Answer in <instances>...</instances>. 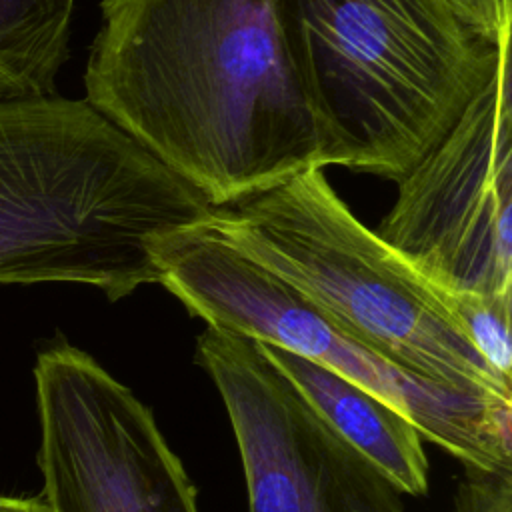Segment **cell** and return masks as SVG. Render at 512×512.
Wrapping results in <instances>:
<instances>
[{"label":"cell","instance_id":"1","mask_svg":"<svg viewBox=\"0 0 512 512\" xmlns=\"http://www.w3.org/2000/svg\"><path fill=\"white\" fill-rule=\"evenodd\" d=\"M86 102L214 208L318 166L278 0H102Z\"/></svg>","mask_w":512,"mask_h":512},{"label":"cell","instance_id":"2","mask_svg":"<svg viewBox=\"0 0 512 512\" xmlns=\"http://www.w3.org/2000/svg\"><path fill=\"white\" fill-rule=\"evenodd\" d=\"M214 206L86 100H0V284H160L154 242Z\"/></svg>","mask_w":512,"mask_h":512},{"label":"cell","instance_id":"9","mask_svg":"<svg viewBox=\"0 0 512 512\" xmlns=\"http://www.w3.org/2000/svg\"><path fill=\"white\" fill-rule=\"evenodd\" d=\"M308 404L352 448L368 458L404 494L428 490V458L416 426L394 406L344 376L278 346L260 342Z\"/></svg>","mask_w":512,"mask_h":512},{"label":"cell","instance_id":"4","mask_svg":"<svg viewBox=\"0 0 512 512\" xmlns=\"http://www.w3.org/2000/svg\"><path fill=\"white\" fill-rule=\"evenodd\" d=\"M206 226L400 368L512 404V382L468 342L442 292L352 214L324 168H306L234 206L212 208Z\"/></svg>","mask_w":512,"mask_h":512},{"label":"cell","instance_id":"11","mask_svg":"<svg viewBox=\"0 0 512 512\" xmlns=\"http://www.w3.org/2000/svg\"><path fill=\"white\" fill-rule=\"evenodd\" d=\"M442 300L468 342L504 380L512 382V294L482 296L468 292H442Z\"/></svg>","mask_w":512,"mask_h":512},{"label":"cell","instance_id":"7","mask_svg":"<svg viewBox=\"0 0 512 512\" xmlns=\"http://www.w3.org/2000/svg\"><path fill=\"white\" fill-rule=\"evenodd\" d=\"M44 498L54 512H198L196 488L152 410L88 352L34 366Z\"/></svg>","mask_w":512,"mask_h":512},{"label":"cell","instance_id":"10","mask_svg":"<svg viewBox=\"0 0 512 512\" xmlns=\"http://www.w3.org/2000/svg\"><path fill=\"white\" fill-rule=\"evenodd\" d=\"M76 0H0V100L56 94Z\"/></svg>","mask_w":512,"mask_h":512},{"label":"cell","instance_id":"14","mask_svg":"<svg viewBox=\"0 0 512 512\" xmlns=\"http://www.w3.org/2000/svg\"><path fill=\"white\" fill-rule=\"evenodd\" d=\"M0 512H54L46 498H22L0 494Z\"/></svg>","mask_w":512,"mask_h":512},{"label":"cell","instance_id":"6","mask_svg":"<svg viewBox=\"0 0 512 512\" xmlns=\"http://www.w3.org/2000/svg\"><path fill=\"white\" fill-rule=\"evenodd\" d=\"M376 234L442 292L512 294L510 50L400 180Z\"/></svg>","mask_w":512,"mask_h":512},{"label":"cell","instance_id":"8","mask_svg":"<svg viewBox=\"0 0 512 512\" xmlns=\"http://www.w3.org/2000/svg\"><path fill=\"white\" fill-rule=\"evenodd\" d=\"M196 362L226 406L248 512H404V492L326 424L258 340L206 326Z\"/></svg>","mask_w":512,"mask_h":512},{"label":"cell","instance_id":"3","mask_svg":"<svg viewBox=\"0 0 512 512\" xmlns=\"http://www.w3.org/2000/svg\"><path fill=\"white\" fill-rule=\"evenodd\" d=\"M318 164L400 180L458 122L510 42L446 0H278Z\"/></svg>","mask_w":512,"mask_h":512},{"label":"cell","instance_id":"13","mask_svg":"<svg viewBox=\"0 0 512 512\" xmlns=\"http://www.w3.org/2000/svg\"><path fill=\"white\" fill-rule=\"evenodd\" d=\"M456 16L492 46L510 42L512 0H446Z\"/></svg>","mask_w":512,"mask_h":512},{"label":"cell","instance_id":"5","mask_svg":"<svg viewBox=\"0 0 512 512\" xmlns=\"http://www.w3.org/2000/svg\"><path fill=\"white\" fill-rule=\"evenodd\" d=\"M160 284L206 322L308 358L394 406L464 468L512 470V404L412 374L340 330L204 224L154 242Z\"/></svg>","mask_w":512,"mask_h":512},{"label":"cell","instance_id":"12","mask_svg":"<svg viewBox=\"0 0 512 512\" xmlns=\"http://www.w3.org/2000/svg\"><path fill=\"white\" fill-rule=\"evenodd\" d=\"M456 512H512V470L466 468L456 490Z\"/></svg>","mask_w":512,"mask_h":512}]
</instances>
